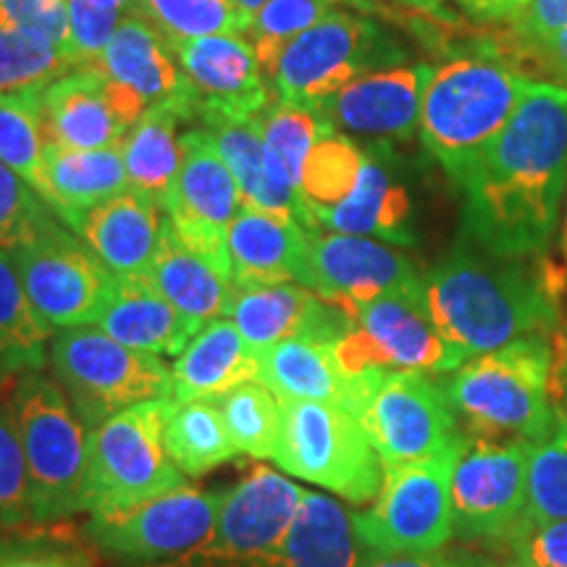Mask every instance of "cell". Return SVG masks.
<instances>
[{
	"label": "cell",
	"mask_w": 567,
	"mask_h": 567,
	"mask_svg": "<svg viewBox=\"0 0 567 567\" xmlns=\"http://www.w3.org/2000/svg\"><path fill=\"white\" fill-rule=\"evenodd\" d=\"M567 187V87L534 82L460 182L463 237L494 258H542Z\"/></svg>",
	"instance_id": "obj_1"
},
{
	"label": "cell",
	"mask_w": 567,
	"mask_h": 567,
	"mask_svg": "<svg viewBox=\"0 0 567 567\" xmlns=\"http://www.w3.org/2000/svg\"><path fill=\"white\" fill-rule=\"evenodd\" d=\"M425 310L463 363L557 326V289L536 258H494L460 245L423 276Z\"/></svg>",
	"instance_id": "obj_2"
},
{
	"label": "cell",
	"mask_w": 567,
	"mask_h": 567,
	"mask_svg": "<svg viewBox=\"0 0 567 567\" xmlns=\"http://www.w3.org/2000/svg\"><path fill=\"white\" fill-rule=\"evenodd\" d=\"M534 82L494 42L460 51L434 66L423 92L417 132L425 151L457 187L505 130Z\"/></svg>",
	"instance_id": "obj_3"
},
{
	"label": "cell",
	"mask_w": 567,
	"mask_h": 567,
	"mask_svg": "<svg viewBox=\"0 0 567 567\" xmlns=\"http://www.w3.org/2000/svg\"><path fill=\"white\" fill-rule=\"evenodd\" d=\"M555 347L547 334L523 337L467 360L442 381L465 436L547 442L559 423Z\"/></svg>",
	"instance_id": "obj_4"
},
{
	"label": "cell",
	"mask_w": 567,
	"mask_h": 567,
	"mask_svg": "<svg viewBox=\"0 0 567 567\" xmlns=\"http://www.w3.org/2000/svg\"><path fill=\"white\" fill-rule=\"evenodd\" d=\"M13 413L32 492V523H59L87 509V436L59 381L19 373Z\"/></svg>",
	"instance_id": "obj_5"
},
{
	"label": "cell",
	"mask_w": 567,
	"mask_h": 567,
	"mask_svg": "<svg viewBox=\"0 0 567 567\" xmlns=\"http://www.w3.org/2000/svg\"><path fill=\"white\" fill-rule=\"evenodd\" d=\"M48 360L87 431L140 402L174 400L172 368L158 354L130 350L97 326L61 329Z\"/></svg>",
	"instance_id": "obj_6"
},
{
	"label": "cell",
	"mask_w": 567,
	"mask_h": 567,
	"mask_svg": "<svg viewBox=\"0 0 567 567\" xmlns=\"http://www.w3.org/2000/svg\"><path fill=\"white\" fill-rule=\"evenodd\" d=\"M174 400L126 408L87 436V509L92 517H116L155 496L187 486L184 473L163 446V425Z\"/></svg>",
	"instance_id": "obj_7"
},
{
	"label": "cell",
	"mask_w": 567,
	"mask_h": 567,
	"mask_svg": "<svg viewBox=\"0 0 567 567\" xmlns=\"http://www.w3.org/2000/svg\"><path fill=\"white\" fill-rule=\"evenodd\" d=\"M331 350L358 392V410L379 375L392 371L446 375L463 365V358L444 342L431 321L421 287L360 305L350 329L331 342Z\"/></svg>",
	"instance_id": "obj_8"
},
{
	"label": "cell",
	"mask_w": 567,
	"mask_h": 567,
	"mask_svg": "<svg viewBox=\"0 0 567 567\" xmlns=\"http://www.w3.org/2000/svg\"><path fill=\"white\" fill-rule=\"evenodd\" d=\"M274 463L289 476L318 484L352 505L373 502L384 465L352 413L329 402H281Z\"/></svg>",
	"instance_id": "obj_9"
},
{
	"label": "cell",
	"mask_w": 567,
	"mask_h": 567,
	"mask_svg": "<svg viewBox=\"0 0 567 567\" xmlns=\"http://www.w3.org/2000/svg\"><path fill=\"white\" fill-rule=\"evenodd\" d=\"M405 61V51L379 21L337 9L284 48L268 80L276 101L321 105L368 71Z\"/></svg>",
	"instance_id": "obj_10"
},
{
	"label": "cell",
	"mask_w": 567,
	"mask_h": 567,
	"mask_svg": "<svg viewBox=\"0 0 567 567\" xmlns=\"http://www.w3.org/2000/svg\"><path fill=\"white\" fill-rule=\"evenodd\" d=\"M460 446L423 463L386 467L371 509L352 513L368 551L429 555L452 542V471Z\"/></svg>",
	"instance_id": "obj_11"
},
{
	"label": "cell",
	"mask_w": 567,
	"mask_h": 567,
	"mask_svg": "<svg viewBox=\"0 0 567 567\" xmlns=\"http://www.w3.org/2000/svg\"><path fill=\"white\" fill-rule=\"evenodd\" d=\"M354 417L371 436L384 471L423 463L463 444V429L442 381L425 373L379 375Z\"/></svg>",
	"instance_id": "obj_12"
},
{
	"label": "cell",
	"mask_w": 567,
	"mask_h": 567,
	"mask_svg": "<svg viewBox=\"0 0 567 567\" xmlns=\"http://www.w3.org/2000/svg\"><path fill=\"white\" fill-rule=\"evenodd\" d=\"M13 255L32 308L51 329L95 326L109 308L118 276L66 224L55 221Z\"/></svg>",
	"instance_id": "obj_13"
},
{
	"label": "cell",
	"mask_w": 567,
	"mask_h": 567,
	"mask_svg": "<svg viewBox=\"0 0 567 567\" xmlns=\"http://www.w3.org/2000/svg\"><path fill=\"white\" fill-rule=\"evenodd\" d=\"M528 442L465 436L452 471V526L463 542H507L520 526Z\"/></svg>",
	"instance_id": "obj_14"
},
{
	"label": "cell",
	"mask_w": 567,
	"mask_h": 567,
	"mask_svg": "<svg viewBox=\"0 0 567 567\" xmlns=\"http://www.w3.org/2000/svg\"><path fill=\"white\" fill-rule=\"evenodd\" d=\"M182 145L184 158L163 205V216L189 250L229 271L226 229L245 208L239 184L208 130L184 132Z\"/></svg>",
	"instance_id": "obj_15"
},
{
	"label": "cell",
	"mask_w": 567,
	"mask_h": 567,
	"mask_svg": "<svg viewBox=\"0 0 567 567\" xmlns=\"http://www.w3.org/2000/svg\"><path fill=\"white\" fill-rule=\"evenodd\" d=\"M423 276L400 247L358 234L310 231L302 287L344 316L389 292L421 287Z\"/></svg>",
	"instance_id": "obj_16"
},
{
	"label": "cell",
	"mask_w": 567,
	"mask_h": 567,
	"mask_svg": "<svg viewBox=\"0 0 567 567\" xmlns=\"http://www.w3.org/2000/svg\"><path fill=\"white\" fill-rule=\"evenodd\" d=\"M224 492L179 486L116 517H92L90 534L103 549L132 559L182 557L216 536Z\"/></svg>",
	"instance_id": "obj_17"
},
{
	"label": "cell",
	"mask_w": 567,
	"mask_h": 567,
	"mask_svg": "<svg viewBox=\"0 0 567 567\" xmlns=\"http://www.w3.org/2000/svg\"><path fill=\"white\" fill-rule=\"evenodd\" d=\"M431 74V63L415 61L368 71L326 97L316 111L331 130L350 140L358 137L373 145L410 140L421 124L423 92Z\"/></svg>",
	"instance_id": "obj_18"
},
{
	"label": "cell",
	"mask_w": 567,
	"mask_h": 567,
	"mask_svg": "<svg viewBox=\"0 0 567 567\" xmlns=\"http://www.w3.org/2000/svg\"><path fill=\"white\" fill-rule=\"evenodd\" d=\"M172 51L197 95V122H203V130L221 122H245L271 105V87L252 42L243 34H208L176 42Z\"/></svg>",
	"instance_id": "obj_19"
},
{
	"label": "cell",
	"mask_w": 567,
	"mask_h": 567,
	"mask_svg": "<svg viewBox=\"0 0 567 567\" xmlns=\"http://www.w3.org/2000/svg\"><path fill=\"white\" fill-rule=\"evenodd\" d=\"M305 488L287 476L258 465L231 492H224L213 544L252 567H284V544Z\"/></svg>",
	"instance_id": "obj_20"
},
{
	"label": "cell",
	"mask_w": 567,
	"mask_h": 567,
	"mask_svg": "<svg viewBox=\"0 0 567 567\" xmlns=\"http://www.w3.org/2000/svg\"><path fill=\"white\" fill-rule=\"evenodd\" d=\"M229 321L255 354L287 339L337 342L350 329L352 318L331 308L302 284H264V287H234L226 308Z\"/></svg>",
	"instance_id": "obj_21"
},
{
	"label": "cell",
	"mask_w": 567,
	"mask_h": 567,
	"mask_svg": "<svg viewBox=\"0 0 567 567\" xmlns=\"http://www.w3.org/2000/svg\"><path fill=\"white\" fill-rule=\"evenodd\" d=\"M111 80L145 97L147 109L163 105L179 113L182 122H197V95L176 61L168 40L142 13H124L122 24L95 63Z\"/></svg>",
	"instance_id": "obj_22"
},
{
	"label": "cell",
	"mask_w": 567,
	"mask_h": 567,
	"mask_svg": "<svg viewBox=\"0 0 567 567\" xmlns=\"http://www.w3.org/2000/svg\"><path fill=\"white\" fill-rule=\"evenodd\" d=\"M308 245L310 229H305L300 221L245 205L226 229V255L234 287L302 284Z\"/></svg>",
	"instance_id": "obj_23"
},
{
	"label": "cell",
	"mask_w": 567,
	"mask_h": 567,
	"mask_svg": "<svg viewBox=\"0 0 567 567\" xmlns=\"http://www.w3.org/2000/svg\"><path fill=\"white\" fill-rule=\"evenodd\" d=\"M105 71L97 66L71 69L42 90L48 142L74 151L122 147L130 126L113 111L105 90Z\"/></svg>",
	"instance_id": "obj_24"
},
{
	"label": "cell",
	"mask_w": 567,
	"mask_h": 567,
	"mask_svg": "<svg viewBox=\"0 0 567 567\" xmlns=\"http://www.w3.org/2000/svg\"><path fill=\"white\" fill-rule=\"evenodd\" d=\"M161 213L153 197L124 189L84 210L71 231L80 234L113 276H147L161 243Z\"/></svg>",
	"instance_id": "obj_25"
},
{
	"label": "cell",
	"mask_w": 567,
	"mask_h": 567,
	"mask_svg": "<svg viewBox=\"0 0 567 567\" xmlns=\"http://www.w3.org/2000/svg\"><path fill=\"white\" fill-rule=\"evenodd\" d=\"M95 326L118 344L158 358H179L203 329L193 318L179 313L147 276H118L109 308Z\"/></svg>",
	"instance_id": "obj_26"
},
{
	"label": "cell",
	"mask_w": 567,
	"mask_h": 567,
	"mask_svg": "<svg viewBox=\"0 0 567 567\" xmlns=\"http://www.w3.org/2000/svg\"><path fill=\"white\" fill-rule=\"evenodd\" d=\"M124 189H130V179H126L122 147L74 151L48 142L42 151V182L38 193L69 229L84 210L122 195Z\"/></svg>",
	"instance_id": "obj_27"
},
{
	"label": "cell",
	"mask_w": 567,
	"mask_h": 567,
	"mask_svg": "<svg viewBox=\"0 0 567 567\" xmlns=\"http://www.w3.org/2000/svg\"><path fill=\"white\" fill-rule=\"evenodd\" d=\"M174 402L218 400L245 381L260 379V358L229 318L208 321L172 368Z\"/></svg>",
	"instance_id": "obj_28"
},
{
	"label": "cell",
	"mask_w": 567,
	"mask_h": 567,
	"mask_svg": "<svg viewBox=\"0 0 567 567\" xmlns=\"http://www.w3.org/2000/svg\"><path fill=\"white\" fill-rule=\"evenodd\" d=\"M147 279L179 313L193 318L200 326L216 321L218 316H226V308L234 297L231 274L205 255L189 250L176 237L166 216H163L161 243Z\"/></svg>",
	"instance_id": "obj_29"
},
{
	"label": "cell",
	"mask_w": 567,
	"mask_h": 567,
	"mask_svg": "<svg viewBox=\"0 0 567 567\" xmlns=\"http://www.w3.org/2000/svg\"><path fill=\"white\" fill-rule=\"evenodd\" d=\"M258 358L260 381H266L281 402H329L352 415L358 410V392L337 365L329 342L287 339Z\"/></svg>",
	"instance_id": "obj_30"
},
{
	"label": "cell",
	"mask_w": 567,
	"mask_h": 567,
	"mask_svg": "<svg viewBox=\"0 0 567 567\" xmlns=\"http://www.w3.org/2000/svg\"><path fill=\"white\" fill-rule=\"evenodd\" d=\"M316 229L358 237L384 239L392 245H413L410 231V197L402 184L394 182L389 166L379 161L375 151H368L360 182L344 203L318 216Z\"/></svg>",
	"instance_id": "obj_31"
},
{
	"label": "cell",
	"mask_w": 567,
	"mask_h": 567,
	"mask_svg": "<svg viewBox=\"0 0 567 567\" xmlns=\"http://www.w3.org/2000/svg\"><path fill=\"white\" fill-rule=\"evenodd\" d=\"M218 153L231 168L234 179L239 184L245 205L255 210L271 213L279 218H292L305 226V210L300 197L284 189L268 168L264 130L260 116L245 118V122H221L208 126ZM308 229V226H305Z\"/></svg>",
	"instance_id": "obj_32"
},
{
	"label": "cell",
	"mask_w": 567,
	"mask_h": 567,
	"mask_svg": "<svg viewBox=\"0 0 567 567\" xmlns=\"http://www.w3.org/2000/svg\"><path fill=\"white\" fill-rule=\"evenodd\" d=\"M363 555L352 513L331 496L305 492L284 544V567H358Z\"/></svg>",
	"instance_id": "obj_33"
},
{
	"label": "cell",
	"mask_w": 567,
	"mask_h": 567,
	"mask_svg": "<svg viewBox=\"0 0 567 567\" xmlns=\"http://www.w3.org/2000/svg\"><path fill=\"white\" fill-rule=\"evenodd\" d=\"M179 122L176 111L153 105L122 142L130 189L153 197L161 208L166 205L184 158Z\"/></svg>",
	"instance_id": "obj_34"
},
{
	"label": "cell",
	"mask_w": 567,
	"mask_h": 567,
	"mask_svg": "<svg viewBox=\"0 0 567 567\" xmlns=\"http://www.w3.org/2000/svg\"><path fill=\"white\" fill-rule=\"evenodd\" d=\"M163 446L184 476H205L239 455L213 400L174 402L163 425Z\"/></svg>",
	"instance_id": "obj_35"
},
{
	"label": "cell",
	"mask_w": 567,
	"mask_h": 567,
	"mask_svg": "<svg viewBox=\"0 0 567 567\" xmlns=\"http://www.w3.org/2000/svg\"><path fill=\"white\" fill-rule=\"evenodd\" d=\"M51 334L27 297L17 255L0 250V358L13 375L42 371Z\"/></svg>",
	"instance_id": "obj_36"
},
{
	"label": "cell",
	"mask_w": 567,
	"mask_h": 567,
	"mask_svg": "<svg viewBox=\"0 0 567 567\" xmlns=\"http://www.w3.org/2000/svg\"><path fill=\"white\" fill-rule=\"evenodd\" d=\"M368 151L358 147L347 134L331 130L316 142L302 166L300 203L305 210V226L316 229L318 216L344 203L354 184L363 174Z\"/></svg>",
	"instance_id": "obj_37"
},
{
	"label": "cell",
	"mask_w": 567,
	"mask_h": 567,
	"mask_svg": "<svg viewBox=\"0 0 567 567\" xmlns=\"http://www.w3.org/2000/svg\"><path fill=\"white\" fill-rule=\"evenodd\" d=\"M260 130H264L268 168L276 182L300 197L302 166L316 142L331 132L329 122L310 105L274 101L260 113Z\"/></svg>",
	"instance_id": "obj_38"
},
{
	"label": "cell",
	"mask_w": 567,
	"mask_h": 567,
	"mask_svg": "<svg viewBox=\"0 0 567 567\" xmlns=\"http://www.w3.org/2000/svg\"><path fill=\"white\" fill-rule=\"evenodd\" d=\"M42 90L45 84L0 92V161L34 189H40L42 151L48 145Z\"/></svg>",
	"instance_id": "obj_39"
},
{
	"label": "cell",
	"mask_w": 567,
	"mask_h": 567,
	"mask_svg": "<svg viewBox=\"0 0 567 567\" xmlns=\"http://www.w3.org/2000/svg\"><path fill=\"white\" fill-rule=\"evenodd\" d=\"M239 455L271 460L281 434V400L266 381L252 379L213 400Z\"/></svg>",
	"instance_id": "obj_40"
},
{
	"label": "cell",
	"mask_w": 567,
	"mask_h": 567,
	"mask_svg": "<svg viewBox=\"0 0 567 567\" xmlns=\"http://www.w3.org/2000/svg\"><path fill=\"white\" fill-rule=\"evenodd\" d=\"M158 30L168 45L208 34H247V21L231 0H134V9Z\"/></svg>",
	"instance_id": "obj_41"
},
{
	"label": "cell",
	"mask_w": 567,
	"mask_h": 567,
	"mask_svg": "<svg viewBox=\"0 0 567 567\" xmlns=\"http://www.w3.org/2000/svg\"><path fill=\"white\" fill-rule=\"evenodd\" d=\"M555 520H567V417L563 413L547 442L530 444L526 507L517 528Z\"/></svg>",
	"instance_id": "obj_42"
},
{
	"label": "cell",
	"mask_w": 567,
	"mask_h": 567,
	"mask_svg": "<svg viewBox=\"0 0 567 567\" xmlns=\"http://www.w3.org/2000/svg\"><path fill=\"white\" fill-rule=\"evenodd\" d=\"M344 0H268L250 19L245 38L252 42L266 82L271 80L276 61L297 34L310 30L318 21L337 11Z\"/></svg>",
	"instance_id": "obj_43"
},
{
	"label": "cell",
	"mask_w": 567,
	"mask_h": 567,
	"mask_svg": "<svg viewBox=\"0 0 567 567\" xmlns=\"http://www.w3.org/2000/svg\"><path fill=\"white\" fill-rule=\"evenodd\" d=\"M32 523V492L11 386L0 394V534ZM34 526V523H32Z\"/></svg>",
	"instance_id": "obj_44"
},
{
	"label": "cell",
	"mask_w": 567,
	"mask_h": 567,
	"mask_svg": "<svg viewBox=\"0 0 567 567\" xmlns=\"http://www.w3.org/2000/svg\"><path fill=\"white\" fill-rule=\"evenodd\" d=\"M59 221L24 176L0 161V250L19 252Z\"/></svg>",
	"instance_id": "obj_45"
},
{
	"label": "cell",
	"mask_w": 567,
	"mask_h": 567,
	"mask_svg": "<svg viewBox=\"0 0 567 567\" xmlns=\"http://www.w3.org/2000/svg\"><path fill=\"white\" fill-rule=\"evenodd\" d=\"M76 69L61 48L0 27V92L51 84Z\"/></svg>",
	"instance_id": "obj_46"
},
{
	"label": "cell",
	"mask_w": 567,
	"mask_h": 567,
	"mask_svg": "<svg viewBox=\"0 0 567 567\" xmlns=\"http://www.w3.org/2000/svg\"><path fill=\"white\" fill-rule=\"evenodd\" d=\"M0 27L24 32L66 53L69 3L66 0H0Z\"/></svg>",
	"instance_id": "obj_47"
},
{
	"label": "cell",
	"mask_w": 567,
	"mask_h": 567,
	"mask_svg": "<svg viewBox=\"0 0 567 567\" xmlns=\"http://www.w3.org/2000/svg\"><path fill=\"white\" fill-rule=\"evenodd\" d=\"M69 3V45L66 53L74 66H95L109 40L122 24L124 13L101 9L90 0H66Z\"/></svg>",
	"instance_id": "obj_48"
},
{
	"label": "cell",
	"mask_w": 567,
	"mask_h": 567,
	"mask_svg": "<svg viewBox=\"0 0 567 567\" xmlns=\"http://www.w3.org/2000/svg\"><path fill=\"white\" fill-rule=\"evenodd\" d=\"M505 544V567H567V520L517 528Z\"/></svg>",
	"instance_id": "obj_49"
},
{
	"label": "cell",
	"mask_w": 567,
	"mask_h": 567,
	"mask_svg": "<svg viewBox=\"0 0 567 567\" xmlns=\"http://www.w3.org/2000/svg\"><path fill=\"white\" fill-rule=\"evenodd\" d=\"M567 27V0H528L513 21V40L528 55L542 51Z\"/></svg>",
	"instance_id": "obj_50"
},
{
	"label": "cell",
	"mask_w": 567,
	"mask_h": 567,
	"mask_svg": "<svg viewBox=\"0 0 567 567\" xmlns=\"http://www.w3.org/2000/svg\"><path fill=\"white\" fill-rule=\"evenodd\" d=\"M486 559L473 555V551L460 549H439L429 555H379V551H368L360 559L358 567H484Z\"/></svg>",
	"instance_id": "obj_51"
},
{
	"label": "cell",
	"mask_w": 567,
	"mask_h": 567,
	"mask_svg": "<svg viewBox=\"0 0 567 567\" xmlns=\"http://www.w3.org/2000/svg\"><path fill=\"white\" fill-rule=\"evenodd\" d=\"M344 3L358 6L363 11H375V13H415V17H423L434 24L444 27H457V13L446 6V0H344Z\"/></svg>",
	"instance_id": "obj_52"
},
{
	"label": "cell",
	"mask_w": 567,
	"mask_h": 567,
	"mask_svg": "<svg viewBox=\"0 0 567 567\" xmlns=\"http://www.w3.org/2000/svg\"><path fill=\"white\" fill-rule=\"evenodd\" d=\"M463 9L467 17L488 21V24H513L520 17V11L526 9L528 0H452Z\"/></svg>",
	"instance_id": "obj_53"
},
{
	"label": "cell",
	"mask_w": 567,
	"mask_h": 567,
	"mask_svg": "<svg viewBox=\"0 0 567 567\" xmlns=\"http://www.w3.org/2000/svg\"><path fill=\"white\" fill-rule=\"evenodd\" d=\"M0 567H87L80 557L48 549H9L0 557Z\"/></svg>",
	"instance_id": "obj_54"
},
{
	"label": "cell",
	"mask_w": 567,
	"mask_h": 567,
	"mask_svg": "<svg viewBox=\"0 0 567 567\" xmlns=\"http://www.w3.org/2000/svg\"><path fill=\"white\" fill-rule=\"evenodd\" d=\"M534 59H538V63H542V66L547 69L551 76H555V80L559 82V87H567V27L557 34L555 40L547 42L542 51H536Z\"/></svg>",
	"instance_id": "obj_55"
},
{
	"label": "cell",
	"mask_w": 567,
	"mask_h": 567,
	"mask_svg": "<svg viewBox=\"0 0 567 567\" xmlns=\"http://www.w3.org/2000/svg\"><path fill=\"white\" fill-rule=\"evenodd\" d=\"M555 358H557V350H555ZM555 396H557L559 413L567 417V350H565V358H557L555 363Z\"/></svg>",
	"instance_id": "obj_56"
},
{
	"label": "cell",
	"mask_w": 567,
	"mask_h": 567,
	"mask_svg": "<svg viewBox=\"0 0 567 567\" xmlns=\"http://www.w3.org/2000/svg\"><path fill=\"white\" fill-rule=\"evenodd\" d=\"M234 6H237V11L243 13V17L250 21L255 13H258L260 9H264V6L268 3V0H231Z\"/></svg>",
	"instance_id": "obj_57"
},
{
	"label": "cell",
	"mask_w": 567,
	"mask_h": 567,
	"mask_svg": "<svg viewBox=\"0 0 567 567\" xmlns=\"http://www.w3.org/2000/svg\"><path fill=\"white\" fill-rule=\"evenodd\" d=\"M90 3L101 6V9H109V11H118V13H130L134 9V0H90Z\"/></svg>",
	"instance_id": "obj_58"
},
{
	"label": "cell",
	"mask_w": 567,
	"mask_h": 567,
	"mask_svg": "<svg viewBox=\"0 0 567 567\" xmlns=\"http://www.w3.org/2000/svg\"><path fill=\"white\" fill-rule=\"evenodd\" d=\"M11 375H13V371L9 365H6V360L0 358V394L6 392V389H9V381H11Z\"/></svg>",
	"instance_id": "obj_59"
},
{
	"label": "cell",
	"mask_w": 567,
	"mask_h": 567,
	"mask_svg": "<svg viewBox=\"0 0 567 567\" xmlns=\"http://www.w3.org/2000/svg\"><path fill=\"white\" fill-rule=\"evenodd\" d=\"M563 260H565V281H567V197H565V216H563Z\"/></svg>",
	"instance_id": "obj_60"
},
{
	"label": "cell",
	"mask_w": 567,
	"mask_h": 567,
	"mask_svg": "<svg viewBox=\"0 0 567 567\" xmlns=\"http://www.w3.org/2000/svg\"><path fill=\"white\" fill-rule=\"evenodd\" d=\"M6 551H9V544H3V542H0V557H3Z\"/></svg>",
	"instance_id": "obj_61"
}]
</instances>
